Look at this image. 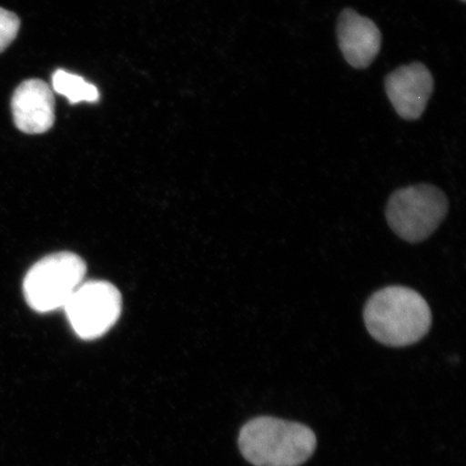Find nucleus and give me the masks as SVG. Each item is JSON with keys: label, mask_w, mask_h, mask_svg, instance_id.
<instances>
[{"label": "nucleus", "mask_w": 466, "mask_h": 466, "mask_svg": "<svg viewBox=\"0 0 466 466\" xmlns=\"http://www.w3.org/2000/svg\"><path fill=\"white\" fill-rule=\"evenodd\" d=\"M367 330L388 347L415 345L429 333L432 312L418 291L405 287H388L376 291L364 308Z\"/></svg>", "instance_id": "nucleus-1"}, {"label": "nucleus", "mask_w": 466, "mask_h": 466, "mask_svg": "<svg viewBox=\"0 0 466 466\" xmlns=\"http://www.w3.org/2000/svg\"><path fill=\"white\" fill-rule=\"evenodd\" d=\"M238 447L255 466H300L316 451L317 436L304 424L258 417L241 429Z\"/></svg>", "instance_id": "nucleus-2"}, {"label": "nucleus", "mask_w": 466, "mask_h": 466, "mask_svg": "<svg viewBox=\"0 0 466 466\" xmlns=\"http://www.w3.org/2000/svg\"><path fill=\"white\" fill-rule=\"evenodd\" d=\"M86 265L79 255L56 252L46 256L29 268L23 294L34 311L48 313L64 309L85 282Z\"/></svg>", "instance_id": "nucleus-3"}, {"label": "nucleus", "mask_w": 466, "mask_h": 466, "mask_svg": "<svg viewBox=\"0 0 466 466\" xmlns=\"http://www.w3.org/2000/svg\"><path fill=\"white\" fill-rule=\"evenodd\" d=\"M450 208L447 197L433 185L410 186L390 197L386 217L390 228L403 240L419 243L433 235Z\"/></svg>", "instance_id": "nucleus-4"}, {"label": "nucleus", "mask_w": 466, "mask_h": 466, "mask_svg": "<svg viewBox=\"0 0 466 466\" xmlns=\"http://www.w3.org/2000/svg\"><path fill=\"white\" fill-rule=\"evenodd\" d=\"M64 310L76 335L84 340H95L119 319L122 297L114 284L95 279L81 284Z\"/></svg>", "instance_id": "nucleus-5"}, {"label": "nucleus", "mask_w": 466, "mask_h": 466, "mask_svg": "<svg viewBox=\"0 0 466 466\" xmlns=\"http://www.w3.org/2000/svg\"><path fill=\"white\" fill-rule=\"evenodd\" d=\"M386 92L395 112L405 120L420 118L434 90V78L420 62L400 66L387 76Z\"/></svg>", "instance_id": "nucleus-6"}, {"label": "nucleus", "mask_w": 466, "mask_h": 466, "mask_svg": "<svg viewBox=\"0 0 466 466\" xmlns=\"http://www.w3.org/2000/svg\"><path fill=\"white\" fill-rule=\"evenodd\" d=\"M337 38L343 57L357 69L370 66L381 49V32L376 23L350 8L342 10L338 19Z\"/></svg>", "instance_id": "nucleus-7"}, {"label": "nucleus", "mask_w": 466, "mask_h": 466, "mask_svg": "<svg viewBox=\"0 0 466 466\" xmlns=\"http://www.w3.org/2000/svg\"><path fill=\"white\" fill-rule=\"evenodd\" d=\"M56 101L51 87L39 79H29L16 87L11 110L15 125L23 133L43 134L55 125Z\"/></svg>", "instance_id": "nucleus-8"}, {"label": "nucleus", "mask_w": 466, "mask_h": 466, "mask_svg": "<svg viewBox=\"0 0 466 466\" xmlns=\"http://www.w3.org/2000/svg\"><path fill=\"white\" fill-rule=\"evenodd\" d=\"M52 87L57 95L66 96L72 104L96 103L100 100V92L95 85L87 83L78 75L67 73L63 69H57L52 76Z\"/></svg>", "instance_id": "nucleus-9"}, {"label": "nucleus", "mask_w": 466, "mask_h": 466, "mask_svg": "<svg viewBox=\"0 0 466 466\" xmlns=\"http://www.w3.org/2000/svg\"><path fill=\"white\" fill-rule=\"evenodd\" d=\"M19 16L0 7V54L13 44L20 31Z\"/></svg>", "instance_id": "nucleus-10"}, {"label": "nucleus", "mask_w": 466, "mask_h": 466, "mask_svg": "<svg viewBox=\"0 0 466 466\" xmlns=\"http://www.w3.org/2000/svg\"><path fill=\"white\" fill-rule=\"evenodd\" d=\"M461 2H463V3H464V2H465V0H461Z\"/></svg>", "instance_id": "nucleus-11"}]
</instances>
